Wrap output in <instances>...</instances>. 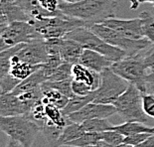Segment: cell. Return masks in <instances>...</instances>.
<instances>
[{"label": "cell", "mask_w": 154, "mask_h": 147, "mask_svg": "<svg viewBox=\"0 0 154 147\" xmlns=\"http://www.w3.org/2000/svg\"><path fill=\"white\" fill-rule=\"evenodd\" d=\"M87 147H104L103 144L100 143H97V144H94V145H90V146H87Z\"/></svg>", "instance_id": "b9f144b4"}, {"label": "cell", "mask_w": 154, "mask_h": 147, "mask_svg": "<svg viewBox=\"0 0 154 147\" xmlns=\"http://www.w3.org/2000/svg\"><path fill=\"white\" fill-rule=\"evenodd\" d=\"M135 147H154V133H152L143 142H141L140 144H138Z\"/></svg>", "instance_id": "e575fe53"}, {"label": "cell", "mask_w": 154, "mask_h": 147, "mask_svg": "<svg viewBox=\"0 0 154 147\" xmlns=\"http://www.w3.org/2000/svg\"><path fill=\"white\" fill-rule=\"evenodd\" d=\"M0 130L24 147H32L41 128L27 114L0 116Z\"/></svg>", "instance_id": "7a4b0ae2"}, {"label": "cell", "mask_w": 154, "mask_h": 147, "mask_svg": "<svg viewBox=\"0 0 154 147\" xmlns=\"http://www.w3.org/2000/svg\"><path fill=\"white\" fill-rule=\"evenodd\" d=\"M99 143H100V144H103L104 147H131L130 145L128 144H126V143H119V144H116V145H112V144H109V143H106V142H103V141H100Z\"/></svg>", "instance_id": "74e56055"}, {"label": "cell", "mask_w": 154, "mask_h": 147, "mask_svg": "<svg viewBox=\"0 0 154 147\" xmlns=\"http://www.w3.org/2000/svg\"><path fill=\"white\" fill-rule=\"evenodd\" d=\"M142 106L145 114L148 117L154 118V93H143L142 94Z\"/></svg>", "instance_id": "f546056e"}, {"label": "cell", "mask_w": 154, "mask_h": 147, "mask_svg": "<svg viewBox=\"0 0 154 147\" xmlns=\"http://www.w3.org/2000/svg\"><path fill=\"white\" fill-rule=\"evenodd\" d=\"M31 107L12 93L0 94V116H12L27 114Z\"/></svg>", "instance_id": "4fadbf2b"}, {"label": "cell", "mask_w": 154, "mask_h": 147, "mask_svg": "<svg viewBox=\"0 0 154 147\" xmlns=\"http://www.w3.org/2000/svg\"><path fill=\"white\" fill-rule=\"evenodd\" d=\"M46 81H47V77H46L45 73L40 67L37 71L34 72V73L30 75L28 78H26L25 80L21 81L20 83L18 84V86L16 87L11 93L16 94V96H19V94H21V93H27V91L37 90L39 87H41L42 84L45 83Z\"/></svg>", "instance_id": "e0dca14e"}, {"label": "cell", "mask_w": 154, "mask_h": 147, "mask_svg": "<svg viewBox=\"0 0 154 147\" xmlns=\"http://www.w3.org/2000/svg\"><path fill=\"white\" fill-rule=\"evenodd\" d=\"M0 24L8 25V21H7V18H6V16H5L4 9H3L2 4H0Z\"/></svg>", "instance_id": "d590c367"}, {"label": "cell", "mask_w": 154, "mask_h": 147, "mask_svg": "<svg viewBox=\"0 0 154 147\" xmlns=\"http://www.w3.org/2000/svg\"><path fill=\"white\" fill-rule=\"evenodd\" d=\"M41 89L43 91L41 100L44 104H53V106L59 107L60 109H63L67 106L70 97H68L67 96H65V94L54 89H50V87H44L41 86Z\"/></svg>", "instance_id": "d6986e66"}, {"label": "cell", "mask_w": 154, "mask_h": 147, "mask_svg": "<svg viewBox=\"0 0 154 147\" xmlns=\"http://www.w3.org/2000/svg\"><path fill=\"white\" fill-rule=\"evenodd\" d=\"M150 84V89H151V93H154V84Z\"/></svg>", "instance_id": "7bdbcfd3"}, {"label": "cell", "mask_w": 154, "mask_h": 147, "mask_svg": "<svg viewBox=\"0 0 154 147\" xmlns=\"http://www.w3.org/2000/svg\"><path fill=\"white\" fill-rule=\"evenodd\" d=\"M144 64L150 73H154V45L146 49L145 54L142 55Z\"/></svg>", "instance_id": "836d02e7"}, {"label": "cell", "mask_w": 154, "mask_h": 147, "mask_svg": "<svg viewBox=\"0 0 154 147\" xmlns=\"http://www.w3.org/2000/svg\"><path fill=\"white\" fill-rule=\"evenodd\" d=\"M28 22H30L34 26L43 39L64 38L69 32L73 31L74 29L82 26H88L86 22L65 14L43 17Z\"/></svg>", "instance_id": "5b68a950"}, {"label": "cell", "mask_w": 154, "mask_h": 147, "mask_svg": "<svg viewBox=\"0 0 154 147\" xmlns=\"http://www.w3.org/2000/svg\"><path fill=\"white\" fill-rule=\"evenodd\" d=\"M100 84L94 90L93 103L113 104L129 86V83L111 70L110 67L100 72Z\"/></svg>", "instance_id": "ba28073f"}, {"label": "cell", "mask_w": 154, "mask_h": 147, "mask_svg": "<svg viewBox=\"0 0 154 147\" xmlns=\"http://www.w3.org/2000/svg\"><path fill=\"white\" fill-rule=\"evenodd\" d=\"M23 44L17 45L15 47L7 49L5 51L0 52V83L3 81L5 77L9 75L12 63V57L20 50Z\"/></svg>", "instance_id": "7402d4cb"}, {"label": "cell", "mask_w": 154, "mask_h": 147, "mask_svg": "<svg viewBox=\"0 0 154 147\" xmlns=\"http://www.w3.org/2000/svg\"><path fill=\"white\" fill-rule=\"evenodd\" d=\"M72 81L73 79L63 80V81H46L45 83L42 84V87H50V89H54L56 90L60 91L68 97H72L74 96L73 90H72Z\"/></svg>", "instance_id": "83f0119b"}, {"label": "cell", "mask_w": 154, "mask_h": 147, "mask_svg": "<svg viewBox=\"0 0 154 147\" xmlns=\"http://www.w3.org/2000/svg\"><path fill=\"white\" fill-rule=\"evenodd\" d=\"M72 90L76 96H87V94H90L91 91H94L86 83L76 80L72 81Z\"/></svg>", "instance_id": "1f68e13d"}, {"label": "cell", "mask_w": 154, "mask_h": 147, "mask_svg": "<svg viewBox=\"0 0 154 147\" xmlns=\"http://www.w3.org/2000/svg\"><path fill=\"white\" fill-rule=\"evenodd\" d=\"M94 90L91 91L90 94H87V96H76V94H74L73 96L69 99L67 106L62 109V112L65 115H69L70 113L78 112V110H80L86 104L94 102Z\"/></svg>", "instance_id": "44dd1931"}, {"label": "cell", "mask_w": 154, "mask_h": 147, "mask_svg": "<svg viewBox=\"0 0 154 147\" xmlns=\"http://www.w3.org/2000/svg\"><path fill=\"white\" fill-rule=\"evenodd\" d=\"M139 17L141 18V29L144 38L148 39L154 45V17L147 11L140 13Z\"/></svg>", "instance_id": "4316f807"}, {"label": "cell", "mask_w": 154, "mask_h": 147, "mask_svg": "<svg viewBox=\"0 0 154 147\" xmlns=\"http://www.w3.org/2000/svg\"><path fill=\"white\" fill-rule=\"evenodd\" d=\"M40 38H42L40 34L30 22H11L6 26L4 31L0 35V52L15 47L17 45L29 43L34 39Z\"/></svg>", "instance_id": "9c48e42d"}, {"label": "cell", "mask_w": 154, "mask_h": 147, "mask_svg": "<svg viewBox=\"0 0 154 147\" xmlns=\"http://www.w3.org/2000/svg\"><path fill=\"white\" fill-rule=\"evenodd\" d=\"M88 27L106 43L123 50L127 54V56H134V55L139 54L141 51L146 50L153 45L146 38L134 40V39L124 37V36L120 35L119 32L107 27L103 23H94V24L90 25Z\"/></svg>", "instance_id": "8992f818"}, {"label": "cell", "mask_w": 154, "mask_h": 147, "mask_svg": "<svg viewBox=\"0 0 154 147\" xmlns=\"http://www.w3.org/2000/svg\"><path fill=\"white\" fill-rule=\"evenodd\" d=\"M41 66H33L26 62L20 61L16 57V54L12 57V63H11V68L9 74L11 75L13 78L17 79L19 81L25 80L26 78H28L30 75H32L38 70Z\"/></svg>", "instance_id": "ac0fdd59"}, {"label": "cell", "mask_w": 154, "mask_h": 147, "mask_svg": "<svg viewBox=\"0 0 154 147\" xmlns=\"http://www.w3.org/2000/svg\"><path fill=\"white\" fill-rule=\"evenodd\" d=\"M60 2H66V3H76L79 1H82V0H59Z\"/></svg>", "instance_id": "ab89813d"}, {"label": "cell", "mask_w": 154, "mask_h": 147, "mask_svg": "<svg viewBox=\"0 0 154 147\" xmlns=\"http://www.w3.org/2000/svg\"><path fill=\"white\" fill-rule=\"evenodd\" d=\"M103 140L101 132H85L83 135L79 138L70 141L65 144V146L70 147H87L90 145L97 144Z\"/></svg>", "instance_id": "d4e9b609"}, {"label": "cell", "mask_w": 154, "mask_h": 147, "mask_svg": "<svg viewBox=\"0 0 154 147\" xmlns=\"http://www.w3.org/2000/svg\"><path fill=\"white\" fill-rule=\"evenodd\" d=\"M116 113V109L113 104H104L90 103L82 107L80 110L70 113L68 117L71 121L82 123L88 119L94 118H109V116Z\"/></svg>", "instance_id": "8fae6325"}, {"label": "cell", "mask_w": 154, "mask_h": 147, "mask_svg": "<svg viewBox=\"0 0 154 147\" xmlns=\"http://www.w3.org/2000/svg\"><path fill=\"white\" fill-rule=\"evenodd\" d=\"M64 38L71 39L80 43L85 49H91L100 53L112 62H117L127 57V54L123 50L106 43L93 32L88 26H82L69 32Z\"/></svg>", "instance_id": "3957f363"}, {"label": "cell", "mask_w": 154, "mask_h": 147, "mask_svg": "<svg viewBox=\"0 0 154 147\" xmlns=\"http://www.w3.org/2000/svg\"><path fill=\"white\" fill-rule=\"evenodd\" d=\"M17 57L20 61L33 65L42 66L48 60V52L45 39H34L29 43H24L17 53Z\"/></svg>", "instance_id": "30bf717a"}, {"label": "cell", "mask_w": 154, "mask_h": 147, "mask_svg": "<svg viewBox=\"0 0 154 147\" xmlns=\"http://www.w3.org/2000/svg\"><path fill=\"white\" fill-rule=\"evenodd\" d=\"M152 132H153V133H154V126H153V127H152Z\"/></svg>", "instance_id": "ee69618b"}, {"label": "cell", "mask_w": 154, "mask_h": 147, "mask_svg": "<svg viewBox=\"0 0 154 147\" xmlns=\"http://www.w3.org/2000/svg\"><path fill=\"white\" fill-rule=\"evenodd\" d=\"M6 26L7 25H4V24H0V35L2 34V32L4 31V29L6 28Z\"/></svg>", "instance_id": "60d3db41"}, {"label": "cell", "mask_w": 154, "mask_h": 147, "mask_svg": "<svg viewBox=\"0 0 154 147\" xmlns=\"http://www.w3.org/2000/svg\"><path fill=\"white\" fill-rule=\"evenodd\" d=\"M113 130L119 132L120 134L124 136H129L133 134H137V133H142V132H152V127H148L144 125V123L141 122H124L122 124L119 125H113Z\"/></svg>", "instance_id": "603a6c76"}, {"label": "cell", "mask_w": 154, "mask_h": 147, "mask_svg": "<svg viewBox=\"0 0 154 147\" xmlns=\"http://www.w3.org/2000/svg\"><path fill=\"white\" fill-rule=\"evenodd\" d=\"M64 128L65 127L56 125L46 118L41 127V132L43 133L45 139L47 140L50 147H59V139H60Z\"/></svg>", "instance_id": "ffe728a7"}, {"label": "cell", "mask_w": 154, "mask_h": 147, "mask_svg": "<svg viewBox=\"0 0 154 147\" xmlns=\"http://www.w3.org/2000/svg\"><path fill=\"white\" fill-rule=\"evenodd\" d=\"M103 24L109 27L120 35L126 38L139 40L144 38L141 29V18L137 17L134 19H117L116 17H110L103 20Z\"/></svg>", "instance_id": "7c38bea8"}, {"label": "cell", "mask_w": 154, "mask_h": 147, "mask_svg": "<svg viewBox=\"0 0 154 147\" xmlns=\"http://www.w3.org/2000/svg\"><path fill=\"white\" fill-rule=\"evenodd\" d=\"M152 5H153V7H154V2H153V3H152Z\"/></svg>", "instance_id": "f6af8a7d"}, {"label": "cell", "mask_w": 154, "mask_h": 147, "mask_svg": "<svg viewBox=\"0 0 154 147\" xmlns=\"http://www.w3.org/2000/svg\"><path fill=\"white\" fill-rule=\"evenodd\" d=\"M110 69L129 84L136 86L142 93L147 91V68L144 64L142 55L127 56L117 62H113Z\"/></svg>", "instance_id": "52a82bcc"}, {"label": "cell", "mask_w": 154, "mask_h": 147, "mask_svg": "<svg viewBox=\"0 0 154 147\" xmlns=\"http://www.w3.org/2000/svg\"><path fill=\"white\" fill-rule=\"evenodd\" d=\"M72 64L67 62H63L57 69H55L53 73L51 74L48 81H63L72 78Z\"/></svg>", "instance_id": "f1b7e54d"}, {"label": "cell", "mask_w": 154, "mask_h": 147, "mask_svg": "<svg viewBox=\"0 0 154 147\" xmlns=\"http://www.w3.org/2000/svg\"><path fill=\"white\" fill-rule=\"evenodd\" d=\"M5 147H24V146H23L21 143H19L18 141H16V140L9 138Z\"/></svg>", "instance_id": "8d00e7d4"}, {"label": "cell", "mask_w": 154, "mask_h": 147, "mask_svg": "<svg viewBox=\"0 0 154 147\" xmlns=\"http://www.w3.org/2000/svg\"><path fill=\"white\" fill-rule=\"evenodd\" d=\"M117 7V0H82L76 3L60 2L59 4L63 14L80 19L88 26L114 17Z\"/></svg>", "instance_id": "6da1fadb"}, {"label": "cell", "mask_w": 154, "mask_h": 147, "mask_svg": "<svg viewBox=\"0 0 154 147\" xmlns=\"http://www.w3.org/2000/svg\"><path fill=\"white\" fill-rule=\"evenodd\" d=\"M85 132L86 131H85L84 128L82 127L81 123L72 121L71 123H69L68 125H66V127L63 129V132H62L60 139H59V147L65 146L66 143L79 138V137H81Z\"/></svg>", "instance_id": "cb8c5ba5"}, {"label": "cell", "mask_w": 154, "mask_h": 147, "mask_svg": "<svg viewBox=\"0 0 154 147\" xmlns=\"http://www.w3.org/2000/svg\"><path fill=\"white\" fill-rule=\"evenodd\" d=\"M59 50L62 60L69 64H77L80 61V57L83 53L84 47L78 42L71 39H59Z\"/></svg>", "instance_id": "2e32d148"}, {"label": "cell", "mask_w": 154, "mask_h": 147, "mask_svg": "<svg viewBox=\"0 0 154 147\" xmlns=\"http://www.w3.org/2000/svg\"><path fill=\"white\" fill-rule=\"evenodd\" d=\"M151 134L152 133H149V132H142V133H137V134L125 136L124 137L123 142L130 145L131 147H135L138 144H140L141 142H143L147 137H149Z\"/></svg>", "instance_id": "d6a6232c"}, {"label": "cell", "mask_w": 154, "mask_h": 147, "mask_svg": "<svg viewBox=\"0 0 154 147\" xmlns=\"http://www.w3.org/2000/svg\"><path fill=\"white\" fill-rule=\"evenodd\" d=\"M143 93L138 87L129 84L126 90L121 94L113 103L116 113L124 122H141L146 123L149 117L146 115L142 106Z\"/></svg>", "instance_id": "277c9868"}, {"label": "cell", "mask_w": 154, "mask_h": 147, "mask_svg": "<svg viewBox=\"0 0 154 147\" xmlns=\"http://www.w3.org/2000/svg\"><path fill=\"white\" fill-rule=\"evenodd\" d=\"M79 63L86 66L88 69H91V70L96 71L97 73H100L104 69L109 68L112 65L113 62L96 51L84 48Z\"/></svg>", "instance_id": "5bb4252c"}, {"label": "cell", "mask_w": 154, "mask_h": 147, "mask_svg": "<svg viewBox=\"0 0 154 147\" xmlns=\"http://www.w3.org/2000/svg\"><path fill=\"white\" fill-rule=\"evenodd\" d=\"M72 79L84 81L91 87V90H96L99 89L101 78L100 73H97L96 71L87 68L84 65L77 63L72 66Z\"/></svg>", "instance_id": "9a60e30c"}, {"label": "cell", "mask_w": 154, "mask_h": 147, "mask_svg": "<svg viewBox=\"0 0 154 147\" xmlns=\"http://www.w3.org/2000/svg\"><path fill=\"white\" fill-rule=\"evenodd\" d=\"M82 127L86 132H103L111 130L113 125L107 120V118H94L82 122Z\"/></svg>", "instance_id": "484cf974"}, {"label": "cell", "mask_w": 154, "mask_h": 147, "mask_svg": "<svg viewBox=\"0 0 154 147\" xmlns=\"http://www.w3.org/2000/svg\"><path fill=\"white\" fill-rule=\"evenodd\" d=\"M103 134V140L101 141L109 143V144H119V143H122L124 140V135L120 134L119 132L116 131V130L111 129V130H106V131L101 132Z\"/></svg>", "instance_id": "4dcf8cb0"}, {"label": "cell", "mask_w": 154, "mask_h": 147, "mask_svg": "<svg viewBox=\"0 0 154 147\" xmlns=\"http://www.w3.org/2000/svg\"><path fill=\"white\" fill-rule=\"evenodd\" d=\"M146 83L147 84H154V73H149L146 76Z\"/></svg>", "instance_id": "f35d334b"}]
</instances>
